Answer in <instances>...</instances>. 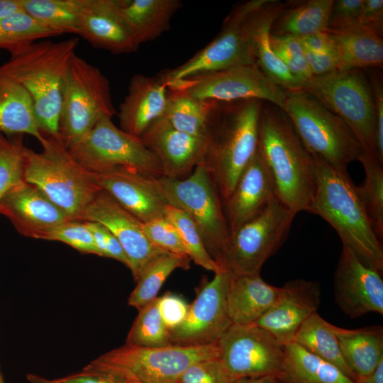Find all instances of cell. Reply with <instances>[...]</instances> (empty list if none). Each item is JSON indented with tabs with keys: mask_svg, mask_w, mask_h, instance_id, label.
<instances>
[{
	"mask_svg": "<svg viewBox=\"0 0 383 383\" xmlns=\"http://www.w3.org/2000/svg\"><path fill=\"white\" fill-rule=\"evenodd\" d=\"M382 273L343 246L334 274V297L340 309L352 318L367 313L383 314Z\"/></svg>",
	"mask_w": 383,
	"mask_h": 383,
	"instance_id": "obj_18",
	"label": "cell"
},
{
	"mask_svg": "<svg viewBox=\"0 0 383 383\" xmlns=\"http://www.w3.org/2000/svg\"><path fill=\"white\" fill-rule=\"evenodd\" d=\"M167 88L202 101L255 99L284 110L288 91L272 82L256 64L232 67L172 82Z\"/></svg>",
	"mask_w": 383,
	"mask_h": 383,
	"instance_id": "obj_14",
	"label": "cell"
},
{
	"mask_svg": "<svg viewBox=\"0 0 383 383\" xmlns=\"http://www.w3.org/2000/svg\"><path fill=\"white\" fill-rule=\"evenodd\" d=\"M153 182L167 205L192 219L209 255L220 266L230 231L222 200L206 167L199 165L183 179L162 176Z\"/></svg>",
	"mask_w": 383,
	"mask_h": 383,
	"instance_id": "obj_9",
	"label": "cell"
},
{
	"mask_svg": "<svg viewBox=\"0 0 383 383\" xmlns=\"http://www.w3.org/2000/svg\"><path fill=\"white\" fill-rule=\"evenodd\" d=\"M158 299L145 305L135 319L126 343L143 347H163L172 345L169 329L165 324L158 308Z\"/></svg>",
	"mask_w": 383,
	"mask_h": 383,
	"instance_id": "obj_40",
	"label": "cell"
},
{
	"mask_svg": "<svg viewBox=\"0 0 383 383\" xmlns=\"http://www.w3.org/2000/svg\"><path fill=\"white\" fill-rule=\"evenodd\" d=\"M0 133L28 134L40 143L44 140L28 92L0 67Z\"/></svg>",
	"mask_w": 383,
	"mask_h": 383,
	"instance_id": "obj_28",
	"label": "cell"
},
{
	"mask_svg": "<svg viewBox=\"0 0 383 383\" xmlns=\"http://www.w3.org/2000/svg\"><path fill=\"white\" fill-rule=\"evenodd\" d=\"M118 9L138 45L159 38L182 7L179 0H117Z\"/></svg>",
	"mask_w": 383,
	"mask_h": 383,
	"instance_id": "obj_27",
	"label": "cell"
},
{
	"mask_svg": "<svg viewBox=\"0 0 383 383\" xmlns=\"http://www.w3.org/2000/svg\"><path fill=\"white\" fill-rule=\"evenodd\" d=\"M143 229L148 240L159 248L172 254L188 256L177 228L165 216L143 223Z\"/></svg>",
	"mask_w": 383,
	"mask_h": 383,
	"instance_id": "obj_45",
	"label": "cell"
},
{
	"mask_svg": "<svg viewBox=\"0 0 383 383\" xmlns=\"http://www.w3.org/2000/svg\"><path fill=\"white\" fill-rule=\"evenodd\" d=\"M321 287L317 282L297 279L281 287L274 304L255 323L285 345L294 341L302 323L317 310Z\"/></svg>",
	"mask_w": 383,
	"mask_h": 383,
	"instance_id": "obj_20",
	"label": "cell"
},
{
	"mask_svg": "<svg viewBox=\"0 0 383 383\" xmlns=\"http://www.w3.org/2000/svg\"><path fill=\"white\" fill-rule=\"evenodd\" d=\"M257 151L270 172L276 198L295 213L309 212L316 187L311 155L285 112L267 101L259 118Z\"/></svg>",
	"mask_w": 383,
	"mask_h": 383,
	"instance_id": "obj_1",
	"label": "cell"
},
{
	"mask_svg": "<svg viewBox=\"0 0 383 383\" xmlns=\"http://www.w3.org/2000/svg\"><path fill=\"white\" fill-rule=\"evenodd\" d=\"M285 4L276 0H250L231 11L216 38L184 63L159 74L167 84L207 72L256 64L255 40L259 28L279 13Z\"/></svg>",
	"mask_w": 383,
	"mask_h": 383,
	"instance_id": "obj_5",
	"label": "cell"
},
{
	"mask_svg": "<svg viewBox=\"0 0 383 383\" xmlns=\"http://www.w3.org/2000/svg\"><path fill=\"white\" fill-rule=\"evenodd\" d=\"M240 381L241 383H279L277 377L272 375L241 378Z\"/></svg>",
	"mask_w": 383,
	"mask_h": 383,
	"instance_id": "obj_57",
	"label": "cell"
},
{
	"mask_svg": "<svg viewBox=\"0 0 383 383\" xmlns=\"http://www.w3.org/2000/svg\"><path fill=\"white\" fill-rule=\"evenodd\" d=\"M0 383H5L0 371Z\"/></svg>",
	"mask_w": 383,
	"mask_h": 383,
	"instance_id": "obj_59",
	"label": "cell"
},
{
	"mask_svg": "<svg viewBox=\"0 0 383 383\" xmlns=\"http://www.w3.org/2000/svg\"><path fill=\"white\" fill-rule=\"evenodd\" d=\"M78 38L40 40L11 55L1 70L29 94L41 132L60 139L59 123L63 84Z\"/></svg>",
	"mask_w": 383,
	"mask_h": 383,
	"instance_id": "obj_4",
	"label": "cell"
},
{
	"mask_svg": "<svg viewBox=\"0 0 383 383\" xmlns=\"http://www.w3.org/2000/svg\"><path fill=\"white\" fill-rule=\"evenodd\" d=\"M316 187L309 211L326 221L343 246L366 265L382 272L383 247L348 174L340 172L311 154Z\"/></svg>",
	"mask_w": 383,
	"mask_h": 383,
	"instance_id": "obj_3",
	"label": "cell"
},
{
	"mask_svg": "<svg viewBox=\"0 0 383 383\" xmlns=\"http://www.w3.org/2000/svg\"><path fill=\"white\" fill-rule=\"evenodd\" d=\"M358 160L365 177L356 192L378 238H383V162L375 153L364 151Z\"/></svg>",
	"mask_w": 383,
	"mask_h": 383,
	"instance_id": "obj_36",
	"label": "cell"
},
{
	"mask_svg": "<svg viewBox=\"0 0 383 383\" xmlns=\"http://www.w3.org/2000/svg\"><path fill=\"white\" fill-rule=\"evenodd\" d=\"M57 379L60 383H126L124 379L112 374L84 370Z\"/></svg>",
	"mask_w": 383,
	"mask_h": 383,
	"instance_id": "obj_53",
	"label": "cell"
},
{
	"mask_svg": "<svg viewBox=\"0 0 383 383\" xmlns=\"http://www.w3.org/2000/svg\"><path fill=\"white\" fill-rule=\"evenodd\" d=\"M167 95V83L159 74L154 77L133 75L118 107L119 128L139 138L154 121L162 116Z\"/></svg>",
	"mask_w": 383,
	"mask_h": 383,
	"instance_id": "obj_25",
	"label": "cell"
},
{
	"mask_svg": "<svg viewBox=\"0 0 383 383\" xmlns=\"http://www.w3.org/2000/svg\"><path fill=\"white\" fill-rule=\"evenodd\" d=\"M158 160L163 176L183 179L204 163L206 141L174 128L162 116L139 138Z\"/></svg>",
	"mask_w": 383,
	"mask_h": 383,
	"instance_id": "obj_19",
	"label": "cell"
},
{
	"mask_svg": "<svg viewBox=\"0 0 383 383\" xmlns=\"http://www.w3.org/2000/svg\"><path fill=\"white\" fill-rule=\"evenodd\" d=\"M57 35L23 11L0 18V49L11 55L33 43Z\"/></svg>",
	"mask_w": 383,
	"mask_h": 383,
	"instance_id": "obj_38",
	"label": "cell"
},
{
	"mask_svg": "<svg viewBox=\"0 0 383 383\" xmlns=\"http://www.w3.org/2000/svg\"><path fill=\"white\" fill-rule=\"evenodd\" d=\"M329 33L334 43L338 70L382 67V35L360 29Z\"/></svg>",
	"mask_w": 383,
	"mask_h": 383,
	"instance_id": "obj_31",
	"label": "cell"
},
{
	"mask_svg": "<svg viewBox=\"0 0 383 383\" xmlns=\"http://www.w3.org/2000/svg\"><path fill=\"white\" fill-rule=\"evenodd\" d=\"M281 287L269 284L260 274L233 275L227 294V309L232 324L255 323L274 304Z\"/></svg>",
	"mask_w": 383,
	"mask_h": 383,
	"instance_id": "obj_26",
	"label": "cell"
},
{
	"mask_svg": "<svg viewBox=\"0 0 383 383\" xmlns=\"http://www.w3.org/2000/svg\"><path fill=\"white\" fill-rule=\"evenodd\" d=\"M213 101L194 99L180 90L167 88L162 116L178 131L205 138Z\"/></svg>",
	"mask_w": 383,
	"mask_h": 383,
	"instance_id": "obj_34",
	"label": "cell"
},
{
	"mask_svg": "<svg viewBox=\"0 0 383 383\" xmlns=\"http://www.w3.org/2000/svg\"><path fill=\"white\" fill-rule=\"evenodd\" d=\"M308 67L313 76H319L338 70V59L335 52H315L304 48Z\"/></svg>",
	"mask_w": 383,
	"mask_h": 383,
	"instance_id": "obj_52",
	"label": "cell"
},
{
	"mask_svg": "<svg viewBox=\"0 0 383 383\" xmlns=\"http://www.w3.org/2000/svg\"><path fill=\"white\" fill-rule=\"evenodd\" d=\"M276 198L270 172L258 151L223 204L230 234Z\"/></svg>",
	"mask_w": 383,
	"mask_h": 383,
	"instance_id": "obj_24",
	"label": "cell"
},
{
	"mask_svg": "<svg viewBox=\"0 0 383 383\" xmlns=\"http://www.w3.org/2000/svg\"><path fill=\"white\" fill-rule=\"evenodd\" d=\"M82 221L104 225L117 238L136 282L157 257L168 252L153 245L143 231V223L104 190H100L89 204Z\"/></svg>",
	"mask_w": 383,
	"mask_h": 383,
	"instance_id": "obj_17",
	"label": "cell"
},
{
	"mask_svg": "<svg viewBox=\"0 0 383 383\" xmlns=\"http://www.w3.org/2000/svg\"><path fill=\"white\" fill-rule=\"evenodd\" d=\"M351 29L367 30L382 36L383 1L365 0L358 23Z\"/></svg>",
	"mask_w": 383,
	"mask_h": 383,
	"instance_id": "obj_50",
	"label": "cell"
},
{
	"mask_svg": "<svg viewBox=\"0 0 383 383\" xmlns=\"http://www.w3.org/2000/svg\"><path fill=\"white\" fill-rule=\"evenodd\" d=\"M126 383H138V382H131V381H126Z\"/></svg>",
	"mask_w": 383,
	"mask_h": 383,
	"instance_id": "obj_61",
	"label": "cell"
},
{
	"mask_svg": "<svg viewBox=\"0 0 383 383\" xmlns=\"http://www.w3.org/2000/svg\"><path fill=\"white\" fill-rule=\"evenodd\" d=\"M11 136L0 133V201L25 181L23 135Z\"/></svg>",
	"mask_w": 383,
	"mask_h": 383,
	"instance_id": "obj_41",
	"label": "cell"
},
{
	"mask_svg": "<svg viewBox=\"0 0 383 383\" xmlns=\"http://www.w3.org/2000/svg\"><path fill=\"white\" fill-rule=\"evenodd\" d=\"M235 381L218 356L192 364L180 375L177 383H235Z\"/></svg>",
	"mask_w": 383,
	"mask_h": 383,
	"instance_id": "obj_46",
	"label": "cell"
},
{
	"mask_svg": "<svg viewBox=\"0 0 383 383\" xmlns=\"http://www.w3.org/2000/svg\"><path fill=\"white\" fill-rule=\"evenodd\" d=\"M296 214L277 198L272 199L230 234L220 267L235 276L260 274L265 261L285 241Z\"/></svg>",
	"mask_w": 383,
	"mask_h": 383,
	"instance_id": "obj_13",
	"label": "cell"
},
{
	"mask_svg": "<svg viewBox=\"0 0 383 383\" xmlns=\"http://www.w3.org/2000/svg\"><path fill=\"white\" fill-rule=\"evenodd\" d=\"M26 378L30 383H60L57 379H49L34 374H27Z\"/></svg>",
	"mask_w": 383,
	"mask_h": 383,
	"instance_id": "obj_58",
	"label": "cell"
},
{
	"mask_svg": "<svg viewBox=\"0 0 383 383\" xmlns=\"http://www.w3.org/2000/svg\"><path fill=\"white\" fill-rule=\"evenodd\" d=\"M356 383H383V360L370 375L357 379Z\"/></svg>",
	"mask_w": 383,
	"mask_h": 383,
	"instance_id": "obj_56",
	"label": "cell"
},
{
	"mask_svg": "<svg viewBox=\"0 0 383 383\" xmlns=\"http://www.w3.org/2000/svg\"><path fill=\"white\" fill-rule=\"evenodd\" d=\"M283 111L310 153L348 174L349 165L358 160L364 149L343 119L302 89L288 91Z\"/></svg>",
	"mask_w": 383,
	"mask_h": 383,
	"instance_id": "obj_7",
	"label": "cell"
},
{
	"mask_svg": "<svg viewBox=\"0 0 383 383\" xmlns=\"http://www.w3.org/2000/svg\"><path fill=\"white\" fill-rule=\"evenodd\" d=\"M218 356V343L163 347L126 343L100 355L82 370L107 372L138 383H177L180 375L192 364Z\"/></svg>",
	"mask_w": 383,
	"mask_h": 383,
	"instance_id": "obj_8",
	"label": "cell"
},
{
	"mask_svg": "<svg viewBox=\"0 0 383 383\" xmlns=\"http://www.w3.org/2000/svg\"><path fill=\"white\" fill-rule=\"evenodd\" d=\"M333 2L334 0H307L287 3L272 24L270 33L303 38L326 31Z\"/></svg>",
	"mask_w": 383,
	"mask_h": 383,
	"instance_id": "obj_32",
	"label": "cell"
},
{
	"mask_svg": "<svg viewBox=\"0 0 383 383\" xmlns=\"http://www.w3.org/2000/svg\"><path fill=\"white\" fill-rule=\"evenodd\" d=\"M23 11L18 0H0V18Z\"/></svg>",
	"mask_w": 383,
	"mask_h": 383,
	"instance_id": "obj_55",
	"label": "cell"
},
{
	"mask_svg": "<svg viewBox=\"0 0 383 383\" xmlns=\"http://www.w3.org/2000/svg\"><path fill=\"white\" fill-rule=\"evenodd\" d=\"M373 94L376 111V153L383 162V85L379 73L372 72L368 78Z\"/></svg>",
	"mask_w": 383,
	"mask_h": 383,
	"instance_id": "obj_51",
	"label": "cell"
},
{
	"mask_svg": "<svg viewBox=\"0 0 383 383\" xmlns=\"http://www.w3.org/2000/svg\"><path fill=\"white\" fill-rule=\"evenodd\" d=\"M0 213L20 234L42 240L52 228L72 220L37 187L26 181L0 201Z\"/></svg>",
	"mask_w": 383,
	"mask_h": 383,
	"instance_id": "obj_21",
	"label": "cell"
},
{
	"mask_svg": "<svg viewBox=\"0 0 383 383\" xmlns=\"http://www.w3.org/2000/svg\"><path fill=\"white\" fill-rule=\"evenodd\" d=\"M349 126L364 151L376 153V111L369 79L362 70L313 76L302 89Z\"/></svg>",
	"mask_w": 383,
	"mask_h": 383,
	"instance_id": "obj_11",
	"label": "cell"
},
{
	"mask_svg": "<svg viewBox=\"0 0 383 383\" xmlns=\"http://www.w3.org/2000/svg\"><path fill=\"white\" fill-rule=\"evenodd\" d=\"M264 101H215L210 110L203 165L223 204L257 151L258 124Z\"/></svg>",
	"mask_w": 383,
	"mask_h": 383,
	"instance_id": "obj_2",
	"label": "cell"
},
{
	"mask_svg": "<svg viewBox=\"0 0 383 383\" xmlns=\"http://www.w3.org/2000/svg\"><path fill=\"white\" fill-rule=\"evenodd\" d=\"M84 221L94 237L101 256L113 258L128 267L129 262L126 255L121 245L111 232L99 223Z\"/></svg>",
	"mask_w": 383,
	"mask_h": 383,
	"instance_id": "obj_48",
	"label": "cell"
},
{
	"mask_svg": "<svg viewBox=\"0 0 383 383\" xmlns=\"http://www.w3.org/2000/svg\"><path fill=\"white\" fill-rule=\"evenodd\" d=\"M235 383H241L240 379H237Z\"/></svg>",
	"mask_w": 383,
	"mask_h": 383,
	"instance_id": "obj_60",
	"label": "cell"
},
{
	"mask_svg": "<svg viewBox=\"0 0 383 383\" xmlns=\"http://www.w3.org/2000/svg\"><path fill=\"white\" fill-rule=\"evenodd\" d=\"M67 149L75 161L96 174L124 168L150 178L163 176L158 160L140 140L117 127L108 116Z\"/></svg>",
	"mask_w": 383,
	"mask_h": 383,
	"instance_id": "obj_12",
	"label": "cell"
},
{
	"mask_svg": "<svg viewBox=\"0 0 383 383\" xmlns=\"http://www.w3.org/2000/svg\"><path fill=\"white\" fill-rule=\"evenodd\" d=\"M279 13L268 18L258 29L255 40L256 65L272 82L283 89H301L302 83L274 53L270 45L271 26Z\"/></svg>",
	"mask_w": 383,
	"mask_h": 383,
	"instance_id": "obj_39",
	"label": "cell"
},
{
	"mask_svg": "<svg viewBox=\"0 0 383 383\" xmlns=\"http://www.w3.org/2000/svg\"><path fill=\"white\" fill-rule=\"evenodd\" d=\"M42 151L26 147L24 180L37 187L72 220L82 221L84 211L101 189L96 174L80 165L62 140L44 135Z\"/></svg>",
	"mask_w": 383,
	"mask_h": 383,
	"instance_id": "obj_6",
	"label": "cell"
},
{
	"mask_svg": "<svg viewBox=\"0 0 383 383\" xmlns=\"http://www.w3.org/2000/svg\"><path fill=\"white\" fill-rule=\"evenodd\" d=\"M96 176L100 188L142 223L165 216L167 204L157 191L153 178L124 168Z\"/></svg>",
	"mask_w": 383,
	"mask_h": 383,
	"instance_id": "obj_23",
	"label": "cell"
},
{
	"mask_svg": "<svg viewBox=\"0 0 383 383\" xmlns=\"http://www.w3.org/2000/svg\"><path fill=\"white\" fill-rule=\"evenodd\" d=\"M300 39L304 48L315 52H325L335 50L333 38L326 31L318 32Z\"/></svg>",
	"mask_w": 383,
	"mask_h": 383,
	"instance_id": "obj_54",
	"label": "cell"
},
{
	"mask_svg": "<svg viewBox=\"0 0 383 383\" xmlns=\"http://www.w3.org/2000/svg\"><path fill=\"white\" fill-rule=\"evenodd\" d=\"M214 274L213 278L199 289L182 324L169 330L172 345L199 346L216 343L232 324L226 294L233 274L224 268Z\"/></svg>",
	"mask_w": 383,
	"mask_h": 383,
	"instance_id": "obj_16",
	"label": "cell"
},
{
	"mask_svg": "<svg viewBox=\"0 0 383 383\" xmlns=\"http://www.w3.org/2000/svg\"><path fill=\"white\" fill-rule=\"evenodd\" d=\"M78 35L91 46L115 55L132 53L139 47L118 11L117 0H83Z\"/></svg>",
	"mask_w": 383,
	"mask_h": 383,
	"instance_id": "obj_22",
	"label": "cell"
},
{
	"mask_svg": "<svg viewBox=\"0 0 383 383\" xmlns=\"http://www.w3.org/2000/svg\"><path fill=\"white\" fill-rule=\"evenodd\" d=\"M219 358L235 379L277 376L284 364V345L255 324H231L218 341Z\"/></svg>",
	"mask_w": 383,
	"mask_h": 383,
	"instance_id": "obj_15",
	"label": "cell"
},
{
	"mask_svg": "<svg viewBox=\"0 0 383 383\" xmlns=\"http://www.w3.org/2000/svg\"><path fill=\"white\" fill-rule=\"evenodd\" d=\"M334 328V325L323 319L318 312L313 313L302 323L294 342L335 365L356 382L355 375L343 357Z\"/></svg>",
	"mask_w": 383,
	"mask_h": 383,
	"instance_id": "obj_33",
	"label": "cell"
},
{
	"mask_svg": "<svg viewBox=\"0 0 383 383\" xmlns=\"http://www.w3.org/2000/svg\"><path fill=\"white\" fill-rule=\"evenodd\" d=\"M364 1H334L330 13L326 32H343L355 27L358 23Z\"/></svg>",
	"mask_w": 383,
	"mask_h": 383,
	"instance_id": "obj_47",
	"label": "cell"
},
{
	"mask_svg": "<svg viewBox=\"0 0 383 383\" xmlns=\"http://www.w3.org/2000/svg\"><path fill=\"white\" fill-rule=\"evenodd\" d=\"M270 40L274 53L304 86L313 75L306 63L300 38L288 35H276L270 33Z\"/></svg>",
	"mask_w": 383,
	"mask_h": 383,
	"instance_id": "obj_43",
	"label": "cell"
},
{
	"mask_svg": "<svg viewBox=\"0 0 383 383\" xmlns=\"http://www.w3.org/2000/svg\"><path fill=\"white\" fill-rule=\"evenodd\" d=\"M43 240L60 241L81 252L101 256L94 237L84 221H65L50 230Z\"/></svg>",
	"mask_w": 383,
	"mask_h": 383,
	"instance_id": "obj_44",
	"label": "cell"
},
{
	"mask_svg": "<svg viewBox=\"0 0 383 383\" xmlns=\"http://www.w3.org/2000/svg\"><path fill=\"white\" fill-rule=\"evenodd\" d=\"M165 216L177 228L188 256L195 264L213 272L221 268L209 255L196 227L185 212L167 205Z\"/></svg>",
	"mask_w": 383,
	"mask_h": 383,
	"instance_id": "obj_42",
	"label": "cell"
},
{
	"mask_svg": "<svg viewBox=\"0 0 383 383\" xmlns=\"http://www.w3.org/2000/svg\"><path fill=\"white\" fill-rule=\"evenodd\" d=\"M191 259L166 252L157 257L140 275L128 298V304L138 310L157 296L162 284L177 268L187 270Z\"/></svg>",
	"mask_w": 383,
	"mask_h": 383,
	"instance_id": "obj_37",
	"label": "cell"
},
{
	"mask_svg": "<svg viewBox=\"0 0 383 383\" xmlns=\"http://www.w3.org/2000/svg\"><path fill=\"white\" fill-rule=\"evenodd\" d=\"M279 383H356L335 365L308 352L295 342L284 345Z\"/></svg>",
	"mask_w": 383,
	"mask_h": 383,
	"instance_id": "obj_30",
	"label": "cell"
},
{
	"mask_svg": "<svg viewBox=\"0 0 383 383\" xmlns=\"http://www.w3.org/2000/svg\"><path fill=\"white\" fill-rule=\"evenodd\" d=\"M343 357L359 379L370 375L383 360V328L381 326L346 329L335 326Z\"/></svg>",
	"mask_w": 383,
	"mask_h": 383,
	"instance_id": "obj_29",
	"label": "cell"
},
{
	"mask_svg": "<svg viewBox=\"0 0 383 383\" xmlns=\"http://www.w3.org/2000/svg\"><path fill=\"white\" fill-rule=\"evenodd\" d=\"M23 11L56 32L78 35L83 0H18Z\"/></svg>",
	"mask_w": 383,
	"mask_h": 383,
	"instance_id": "obj_35",
	"label": "cell"
},
{
	"mask_svg": "<svg viewBox=\"0 0 383 383\" xmlns=\"http://www.w3.org/2000/svg\"><path fill=\"white\" fill-rule=\"evenodd\" d=\"M158 308L165 324L169 330H172L184 321L189 305L180 296L167 292L159 297Z\"/></svg>",
	"mask_w": 383,
	"mask_h": 383,
	"instance_id": "obj_49",
	"label": "cell"
},
{
	"mask_svg": "<svg viewBox=\"0 0 383 383\" xmlns=\"http://www.w3.org/2000/svg\"><path fill=\"white\" fill-rule=\"evenodd\" d=\"M116 113L108 78L75 53L62 92L59 134L65 148L84 137L101 117Z\"/></svg>",
	"mask_w": 383,
	"mask_h": 383,
	"instance_id": "obj_10",
	"label": "cell"
}]
</instances>
